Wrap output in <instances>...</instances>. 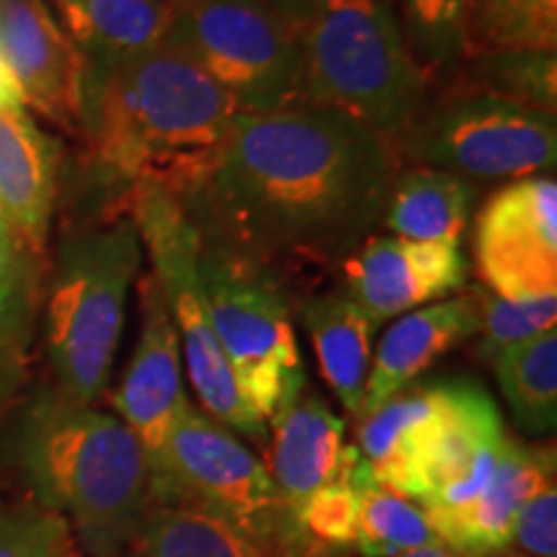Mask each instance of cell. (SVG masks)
Segmentation results:
<instances>
[{"mask_svg":"<svg viewBox=\"0 0 557 557\" xmlns=\"http://www.w3.org/2000/svg\"><path fill=\"white\" fill-rule=\"evenodd\" d=\"M0 52L21 101L67 135H81L86 58L45 0L0 3Z\"/></svg>","mask_w":557,"mask_h":557,"instance_id":"13","label":"cell"},{"mask_svg":"<svg viewBox=\"0 0 557 557\" xmlns=\"http://www.w3.org/2000/svg\"><path fill=\"white\" fill-rule=\"evenodd\" d=\"M60 26L86 58L107 67L152 50L173 26L165 0H52Z\"/></svg>","mask_w":557,"mask_h":557,"instance_id":"21","label":"cell"},{"mask_svg":"<svg viewBox=\"0 0 557 557\" xmlns=\"http://www.w3.org/2000/svg\"><path fill=\"white\" fill-rule=\"evenodd\" d=\"M240 109L173 29L148 52L86 70L83 165L101 205H129L135 186L178 201L209 176Z\"/></svg>","mask_w":557,"mask_h":557,"instance_id":"2","label":"cell"},{"mask_svg":"<svg viewBox=\"0 0 557 557\" xmlns=\"http://www.w3.org/2000/svg\"><path fill=\"white\" fill-rule=\"evenodd\" d=\"M338 271L346 295L377 325L462 292L470 274L459 248L395 235L367 238Z\"/></svg>","mask_w":557,"mask_h":557,"instance_id":"14","label":"cell"},{"mask_svg":"<svg viewBox=\"0 0 557 557\" xmlns=\"http://www.w3.org/2000/svg\"><path fill=\"white\" fill-rule=\"evenodd\" d=\"M297 312L310 336L325 385L348 413L359 418L372 364V338L380 325L338 289L308 297Z\"/></svg>","mask_w":557,"mask_h":557,"instance_id":"20","label":"cell"},{"mask_svg":"<svg viewBox=\"0 0 557 557\" xmlns=\"http://www.w3.org/2000/svg\"><path fill=\"white\" fill-rule=\"evenodd\" d=\"M0 557H78L65 517L37 500L0 506Z\"/></svg>","mask_w":557,"mask_h":557,"instance_id":"32","label":"cell"},{"mask_svg":"<svg viewBox=\"0 0 557 557\" xmlns=\"http://www.w3.org/2000/svg\"><path fill=\"white\" fill-rule=\"evenodd\" d=\"M498 385L517 423L529 434H549L557 423V331L519 344L493 361Z\"/></svg>","mask_w":557,"mask_h":557,"instance_id":"25","label":"cell"},{"mask_svg":"<svg viewBox=\"0 0 557 557\" xmlns=\"http://www.w3.org/2000/svg\"><path fill=\"white\" fill-rule=\"evenodd\" d=\"M269 426L274 431L269 475L292 513L320 487L351 478L361 459V451L346 444V423L315 393L299 395Z\"/></svg>","mask_w":557,"mask_h":557,"instance_id":"18","label":"cell"},{"mask_svg":"<svg viewBox=\"0 0 557 557\" xmlns=\"http://www.w3.org/2000/svg\"><path fill=\"white\" fill-rule=\"evenodd\" d=\"M511 545L529 557H557V491L545 487L527 500L513 524Z\"/></svg>","mask_w":557,"mask_h":557,"instance_id":"33","label":"cell"},{"mask_svg":"<svg viewBox=\"0 0 557 557\" xmlns=\"http://www.w3.org/2000/svg\"><path fill=\"white\" fill-rule=\"evenodd\" d=\"M487 557H529L524 553H519V549H504V553H496V555H487Z\"/></svg>","mask_w":557,"mask_h":557,"instance_id":"36","label":"cell"},{"mask_svg":"<svg viewBox=\"0 0 557 557\" xmlns=\"http://www.w3.org/2000/svg\"><path fill=\"white\" fill-rule=\"evenodd\" d=\"M62 145L24 107L0 109V218L11 233L45 259L60 199Z\"/></svg>","mask_w":557,"mask_h":557,"instance_id":"17","label":"cell"},{"mask_svg":"<svg viewBox=\"0 0 557 557\" xmlns=\"http://www.w3.org/2000/svg\"><path fill=\"white\" fill-rule=\"evenodd\" d=\"M508 434L491 395L475 382H438V398L380 485L423 511H449L491 485Z\"/></svg>","mask_w":557,"mask_h":557,"instance_id":"11","label":"cell"},{"mask_svg":"<svg viewBox=\"0 0 557 557\" xmlns=\"http://www.w3.org/2000/svg\"><path fill=\"white\" fill-rule=\"evenodd\" d=\"M468 297L478 315V357L493 364L508 348L555 331L557 297L511 302L485 287H470Z\"/></svg>","mask_w":557,"mask_h":557,"instance_id":"30","label":"cell"},{"mask_svg":"<svg viewBox=\"0 0 557 557\" xmlns=\"http://www.w3.org/2000/svg\"><path fill=\"white\" fill-rule=\"evenodd\" d=\"M129 209L143 248L150 256V274L163 292L165 308L178 333L191 387L197 389L207 416L250 442H267L269 423L240 395L212 329L199 271L201 238L189 212L173 194L158 186H135L129 191Z\"/></svg>","mask_w":557,"mask_h":557,"instance_id":"9","label":"cell"},{"mask_svg":"<svg viewBox=\"0 0 557 557\" xmlns=\"http://www.w3.org/2000/svg\"><path fill=\"white\" fill-rule=\"evenodd\" d=\"M0 3H3V0H0Z\"/></svg>","mask_w":557,"mask_h":557,"instance_id":"37","label":"cell"},{"mask_svg":"<svg viewBox=\"0 0 557 557\" xmlns=\"http://www.w3.org/2000/svg\"><path fill=\"white\" fill-rule=\"evenodd\" d=\"M403 34L434 88L462 65L468 0H403Z\"/></svg>","mask_w":557,"mask_h":557,"instance_id":"29","label":"cell"},{"mask_svg":"<svg viewBox=\"0 0 557 557\" xmlns=\"http://www.w3.org/2000/svg\"><path fill=\"white\" fill-rule=\"evenodd\" d=\"M364 468V457L354 468L351 478L344 483L320 487L310 498L297 506L295 521L305 540L315 547L320 555L338 553L357 545L359 534V487L357 475Z\"/></svg>","mask_w":557,"mask_h":557,"instance_id":"31","label":"cell"},{"mask_svg":"<svg viewBox=\"0 0 557 557\" xmlns=\"http://www.w3.org/2000/svg\"><path fill=\"white\" fill-rule=\"evenodd\" d=\"M549 485H555V451L508 436L491 485L470 504L426 511V519L444 547L465 557L496 555L511 549L513 524L527 500Z\"/></svg>","mask_w":557,"mask_h":557,"instance_id":"16","label":"cell"},{"mask_svg":"<svg viewBox=\"0 0 557 557\" xmlns=\"http://www.w3.org/2000/svg\"><path fill=\"white\" fill-rule=\"evenodd\" d=\"M297 45L302 103L364 124L387 143L434 83L410 52L393 0H274Z\"/></svg>","mask_w":557,"mask_h":557,"instance_id":"4","label":"cell"},{"mask_svg":"<svg viewBox=\"0 0 557 557\" xmlns=\"http://www.w3.org/2000/svg\"><path fill=\"white\" fill-rule=\"evenodd\" d=\"M9 107H24V101H21V90L16 86V81H13L11 70L5 67L3 52H0V109Z\"/></svg>","mask_w":557,"mask_h":557,"instance_id":"34","label":"cell"},{"mask_svg":"<svg viewBox=\"0 0 557 557\" xmlns=\"http://www.w3.org/2000/svg\"><path fill=\"white\" fill-rule=\"evenodd\" d=\"M447 81L553 114L557 107L555 52H483L465 60Z\"/></svg>","mask_w":557,"mask_h":557,"instance_id":"28","label":"cell"},{"mask_svg":"<svg viewBox=\"0 0 557 557\" xmlns=\"http://www.w3.org/2000/svg\"><path fill=\"white\" fill-rule=\"evenodd\" d=\"M478 194V184L468 178L410 165L406 171L400 169L389 186L382 225L393 230L395 238L459 248Z\"/></svg>","mask_w":557,"mask_h":557,"instance_id":"22","label":"cell"},{"mask_svg":"<svg viewBox=\"0 0 557 557\" xmlns=\"http://www.w3.org/2000/svg\"><path fill=\"white\" fill-rule=\"evenodd\" d=\"M465 39V60L483 52H555L557 0H468Z\"/></svg>","mask_w":557,"mask_h":557,"instance_id":"27","label":"cell"},{"mask_svg":"<svg viewBox=\"0 0 557 557\" xmlns=\"http://www.w3.org/2000/svg\"><path fill=\"white\" fill-rule=\"evenodd\" d=\"M18 468L39 506L70 517L94 557H120L150 506L143 444L122 418L41 389L13 434Z\"/></svg>","mask_w":557,"mask_h":557,"instance_id":"3","label":"cell"},{"mask_svg":"<svg viewBox=\"0 0 557 557\" xmlns=\"http://www.w3.org/2000/svg\"><path fill=\"white\" fill-rule=\"evenodd\" d=\"M480 287L527 302L557 297V181L534 176L493 194L475 218Z\"/></svg>","mask_w":557,"mask_h":557,"instance_id":"12","label":"cell"},{"mask_svg":"<svg viewBox=\"0 0 557 557\" xmlns=\"http://www.w3.org/2000/svg\"><path fill=\"white\" fill-rule=\"evenodd\" d=\"M129 547L132 557H274L212 513L176 504H150Z\"/></svg>","mask_w":557,"mask_h":557,"instance_id":"24","label":"cell"},{"mask_svg":"<svg viewBox=\"0 0 557 557\" xmlns=\"http://www.w3.org/2000/svg\"><path fill=\"white\" fill-rule=\"evenodd\" d=\"M150 504L212 513L274 557H323L299 532L267 465L191 403L181 410L163 457L150 470Z\"/></svg>","mask_w":557,"mask_h":557,"instance_id":"6","label":"cell"},{"mask_svg":"<svg viewBox=\"0 0 557 557\" xmlns=\"http://www.w3.org/2000/svg\"><path fill=\"white\" fill-rule=\"evenodd\" d=\"M207 75L240 114L302 103L297 45L274 0H165Z\"/></svg>","mask_w":557,"mask_h":557,"instance_id":"10","label":"cell"},{"mask_svg":"<svg viewBox=\"0 0 557 557\" xmlns=\"http://www.w3.org/2000/svg\"><path fill=\"white\" fill-rule=\"evenodd\" d=\"M393 143L338 111L238 114L209 176L181 199L199 235L287 278L338 267L372 238L395 176Z\"/></svg>","mask_w":557,"mask_h":557,"instance_id":"1","label":"cell"},{"mask_svg":"<svg viewBox=\"0 0 557 557\" xmlns=\"http://www.w3.org/2000/svg\"><path fill=\"white\" fill-rule=\"evenodd\" d=\"M139 261L129 205L101 207L62 235L45 289V346L65 400L90 406L107 389Z\"/></svg>","mask_w":557,"mask_h":557,"instance_id":"5","label":"cell"},{"mask_svg":"<svg viewBox=\"0 0 557 557\" xmlns=\"http://www.w3.org/2000/svg\"><path fill=\"white\" fill-rule=\"evenodd\" d=\"M199 271L212 329L240 395L269 423L305 393L287 278L205 238Z\"/></svg>","mask_w":557,"mask_h":557,"instance_id":"7","label":"cell"},{"mask_svg":"<svg viewBox=\"0 0 557 557\" xmlns=\"http://www.w3.org/2000/svg\"><path fill=\"white\" fill-rule=\"evenodd\" d=\"M357 487L359 534L354 547L361 557H400L418 549L442 547L426 511L410 498L380 485L372 478L367 459L357 475Z\"/></svg>","mask_w":557,"mask_h":557,"instance_id":"26","label":"cell"},{"mask_svg":"<svg viewBox=\"0 0 557 557\" xmlns=\"http://www.w3.org/2000/svg\"><path fill=\"white\" fill-rule=\"evenodd\" d=\"M478 315L468 292L423 305L395 320L382 333L377 351L369 364V377L361 400V418L374 413L400 389L413 385L421 372L442 359L451 348L475 338Z\"/></svg>","mask_w":557,"mask_h":557,"instance_id":"19","label":"cell"},{"mask_svg":"<svg viewBox=\"0 0 557 557\" xmlns=\"http://www.w3.org/2000/svg\"><path fill=\"white\" fill-rule=\"evenodd\" d=\"M400 163L478 181L547 176L557 163L553 111L438 83L395 143Z\"/></svg>","mask_w":557,"mask_h":557,"instance_id":"8","label":"cell"},{"mask_svg":"<svg viewBox=\"0 0 557 557\" xmlns=\"http://www.w3.org/2000/svg\"><path fill=\"white\" fill-rule=\"evenodd\" d=\"M189 406L181 385V344L156 276L139 278V336L114 408L143 444L148 470L163 457L173 423Z\"/></svg>","mask_w":557,"mask_h":557,"instance_id":"15","label":"cell"},{"mask_svg":"<svg viewBox=\"0 0 557 557\" xmlns=\"http://www.w3.org/2000/svg\"><path fill=\"white\" fill-rule=\"evenodd\" d=\"M45 259L34 256L0 218V418L29 374Z\"/></svg>","mask_w":557,"mask_h":557,"instance_id":"23","label":"cell"},{"mask_svg":"<svg viewBox=\"0 0 557 557\" xmlns=\"http://www.w3.org/2000/svg\"><path fill=\"white\" fill-rule=\"evenodd\" d=\"M400 557H465L455 553V549L449 547H429V549H418V553H410V555H400Z\"/></svg>","mask_w":557,"mask_h":557,"instance_id":"35","label":"cell"}]
</instances>
